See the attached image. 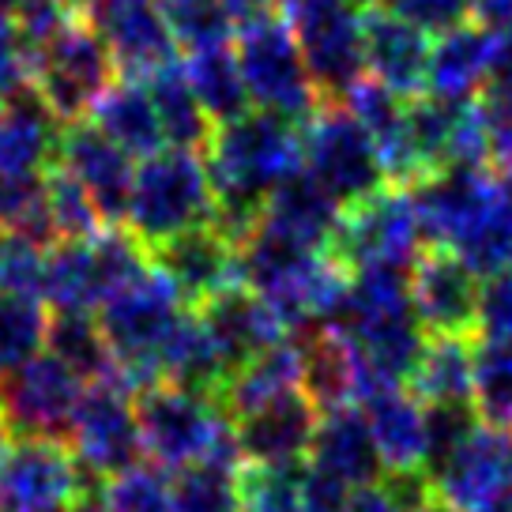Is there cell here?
I'll return each instance as SVG.
<instances>
[{
	"mask_svg": "<svg viewBox=\"0 0 512 512\" xmlns=\"http://www.w3.org/2000/svg\"><path fill=\"white\" fill-rule=\"evenodd\" d=\"M204 162L215 189V226L241 245L260 223L268 196L305 170L302 125L268 110L241 113L215 125Z\"/></svg>",
	"mask_w": 512,
	"mask_h": 512,
	"instance_id": "obj_1",
	"label": "cell"
},
{
	"mask_svg": "<svg viewBox=\"0 0 512 512\" xmlns=\"http://www.w3.org/2000/svg\"><path fill=\"white\" fill-rule=\"evenodd\" d=\"M140 445L151 456V464L162 471H185L192 464H230L241 467L234 422L219 411V403L208 396H196L177 384H155L132 396Z\"/></svg>",
	"mask_w": 512,
	"mask_h": 512,
	"instance_id": "obj_2",
	"label": "cell"
},
{
	"mask_svg": "<svg viewBox=\"0 0 512 512\" xmlns=\"http://www.w3.org/2000/svg\"><path fill=\"white\" fill-rule=\"evenodd\" d=\"M185 309L189 305L155 264L98 305V328L113 354V369L132 396L162 384V343Z\"/></svg>",
	"mask_w": 512,
	"mask_h": 512,
	"instance_id": "obj_3",
	"label": "cell"
},
{
	"mask_svg": "<svg viewBox=\"0 0 512 512\" xmlns=\"http://www.w3.org/2000/svg\"><path fill=\"white\" fill-rule=\"evenodd\" d=\"M128 234L147 253L162 241L181 238L189 230L215 223V189H211L208 162L185 147H162L159 155L144 159L132 177L128 196Z\"/></svg>",
	"mask_w": 512,
	"mask_h": 512,
	"instance_id": "obj_4",
	"label": "cell"
},
{
	"mask_svg": "<svg viewBox=\"0 0 512 512\" xmlns=\"http://www.w3.org/2000/svg\"><path fill=\"white\" fill-rule=\"evenodd\" d=\"M234 57H238L249 102H256L260 110L290 117L298 125L317 113L320 91L309 76L298 34L283 16L264 12V16L241 23Z\"/></svg>",
	"mask_w": 512,
	"mask_h": 512,
	"instance_id": "obj_5",
	"label": "cell"
},
{
	"mask_svg": "<svg viewBox=\"0 0 512 512\" xmlns=\"http://www.w3.org/2000/svg\"><path fill=\"white\" fill-rule=\"evenodd\" d=\"M151 268V253L128 230L106 226L87 241H57L46 253L42 298L53 309L87 313Z\"/></svg>",
	"mask_w": 512,
	"mask_h": 512,
	"instance_id": "obj_6",
	"label": "cell"
},
{
	"mask_svg": "<svg viewBox=\"0 0 512 512\" xmlns=\"http://www.w3.org/2000/svg\"><path fill=\"white\" fill-rule=\"evenodd\" d=\"M34 91L42 95L61 125L83 121L98 98L113 87V57L98 31L83 16H72L61 31L31 53Z\"/></svg>",
	"mask_w": 512,
	"mask_h": 512,
	"instance_id": "obj_7",
	"label": "cell"
},
{
	"mask_svg": "<svg viewBox=\"0 0 512 512\" xmlns=\"http://www.w3.org/2000/svg\"><path fill=\"white\" fill-rule=\"evenodd\" d=\"M422 241L426 238L418 226L415 192H407L403 185H384L339 211L328 253L351 275L366 268H411L422 253Z\"/></svg>",
	"mask_w": 512,
	"mask_h": 512,
	"instance_id": "obj_8",
	"label": "cell"
},
{
	"mask_svg": "<svg viewBox=\"0 0 512 512\" xmlns=\"http://www.w3.org/2000/svg\"><path fill=\"white\" fill-rule=\"evenodd\" d=\"M305 136V174L336 200L339 208L366 200L384 189V170L377 144L366 128L354 121L347 106L317 110L302 128Z\"/></svg>",
	"mask_w": 512,
	"mask_h": 512,
	"instance_id": "obj_9",
	"label": "cell"
},
{
	"mask_svg": "<svg viewBox=\"0 0 512 512\" xmlns=\"http://www.w3.org/2000/svg\"><path fill=\"white\" fill-rule=\"evenodd\" d=\"M98 494V475L68 441L23 437L0 467V501L16 512H72Z\"/></svg>",
	"mask_w": 512,
	"mask_h": 512,
	"instance_id": "obj_10",
	"label": "cell"
},
{
	"mask_svg": "<svg viewBox=\"0 0 512 512\" xmlns=\"http://www.w3.org/2000/svg\"><path fill=\"white\" fill-rule=\"evenodd\" d=\"M80 396L83 381L57 354H34L27 366L16 369L8 381H0V411L16 441L23 437L68 441Z\"/></svg>",
	"mask_w": 512,
	"mask_h": 512,
	"instance_id": "obj_11",
	"label": "cell"
},
{
	"mask_svg": "<svg viewBox=\"0 0 512 512\" xmlns=\"http://www.w3.org/2000/svg\"><path fill=\"white\" fill-rule=\"evenodd\" d=\"M68 445L76 448V456L98 479H113L140 464L144 445H140V426L132 411V392L117 373L83 388Z\"/></svg>",
	"mask_w": 512,
	"mask_h": 512,
	"instance_id": "obj_12",
	"label": "cell"
},
{
	"mask_svg": "<svg viewBox=\"0 0 512 512\" xmlns=\"http://www.w3.org/2000/svg\"><path fill=\"white\" fill-rule=\"evenodd\" d=\"M411 313L426 336H475L479 332L482 283L471 264L452 249H422L407 272Z\"/></svg>",
	"mask_w": 512,
	"mask_h": 512,
	"instance_id": "obj_13",
	"label": "cell"
},
{
	"mask_svg": "<svg viewBox=\"0 0 512 512\" xmlns=\"http://www.w3.org/2000/svg\"><path fill=\"white\" fill-rule=\"evenodd\" d=\"M512 433L475 426L464 445L433 471V494L452 512H512L509 501Z\"/></svg>",
	"mask_w": 512,
	"mask_h": 512,
	"instance_id": "obj_14",
	"label": "cell"
},
{
	"mask_svg": "<svg viewBox=\"0 0 512 512\" xmlns=\"http://www.w3.org/2000/svg\"><path fill=\"white\" fill-rule=\"evenodd\" d=\"M151 264L174 283L189 309H200L223 290L245 287L241 245H234L215 223L162 241L159 249H151Z\"/></svg>",
	"mask_w": 512,
	"mask_h": 512,
	"instance_id": "obj_15",
	"label": "cell"
},
{
	"mask_svg": "<svg viewBox=\"0 0 512 512\" xmlns=\"http://www.w3.org/2000/svg\"><path fill=\"white\" fill-rule=\"evenodd\" d=\"M128 80H151L159 68L177 61V38L162 16L159 0H106L87 16Z\"/></svg>",
	"mask_w": 512,
	"mask_h": 512,
	"instance_id": "obj_16",
	"label": "cell"
},
{
	"mask_svg": "<svg viewBox=\"0 0 512 512\" xmlns=\"http://www.w3.org/2000/svg\"><path fill=\"white\" fill-rule=\"evenodd\" d=\"M294 34L320 95H347L366 76V16L351 0L294 23Z\"/></svg>",
	"mask_w": 512,
	"mask_h": 512,
	"instance_id": "obj_17",
	"label": "cell"
},
{
	"mask_svg": "<svg viewBox=\"0 0 512 512\" xmlns=\"http://www.w3.org/2000/svg\"><path fill=\"white\" fill-rule=\"evenodd\" d=\"M238 437L241 464H302L320 426V407L305 388H290L245 415L230 418Z\"/></svg>",
	"mask_w": 512,
	"mask_h": 512,
	"instance_id": "obj_18",
	"label": "cell"
},
{
	"mask_svg": "<svg viewBox=\"0 0 512 512\" xmlns=\"http://www.w3.org/2000/svg\"><path fill=\"white\" fill-rule=\"evenodd\" d=\"M53 162L80 181L83 192L95 200L102 223L106 226L125 223L136 170H132V159L113 140H106L87 121H72V125L61 128L57 159Z\"/></svg>",
	"mask_w": 512,
	"mask_h": 512,
	"instance_id": "obj_19",
	"label": "cell"
},
{
	"mask_svg": "<svg viewBox=\"0 0 512 512\" xmlns=\"http://www.w3.org/2000/svg\"><path fill=\"white\" fill-rule=\"evenodd\" d=\"M196 317L204 320L208 336L215 339V347L223 354L230 377L245 362H253L260 351H268L275 343L290 339V332L283 328V320L275 317L272 305L249 287H234L215 294L211 302H204L196 309Z\"/></svg>",
	"mask_w": 512,
	"mask_h": 512,
	"instance_id": "obj_20",
	"label": "cell"
},
{
	"mask_svg": "<svg viewBox=\"0 0 512 512\" xmlns=\"http://www.w3.org/2000/svg\"><path fill=\"white\" fill-rule=\"evenodd\" d=\"M358 403L366 407L384 475H426V407L407 392V384L369 388Z\"/></svg>",
	"mask_w": 512,
	"mask_h": 512,
	"instance_id": "obj_21",
	"label": "cell"
},
{
	"mask_svg": "<svg viewBox=\"0 0 512 512\" xmlns=\"http://www.w3.org/2000/svg\"><path fill=\"white\" fill-rule=\"evenodd\" d=\"M57 140H61V121L34 87L0 98V177H19V181L46 177L57 159Z\"/></svg>",
	"mask_w": 512,
	"mask_h": 512,
	"instance_id": "obj_22",
	"label": "cell"
},
{
	"mask_svg": "<svg viewBox=\"0 0 512 512\" xmlns=\"http://www.w3.org/2000/svg\"><path fill=\"white\" fill-rule=\"evenodd\" d=\"M497 34L486 23H460L445 31L430 49L426 95L441 102H475L494 76Z\"/></svg>",
	"mask_w": 512,
	"mask_h": 512,
	"instance_id": "obj_23",
	"label": "cell"
},
{
	"mask_svg": "<svg viewBox=\"0 0 512 512\" xmlns=\"http://www.w3.org/2000/svg\"><path fill=\"white\" fill-rule=\"evenodd\" d=\"M430 34L415 23L384 12L366 16V72L388 91L403 98H418L426 91V68H430Z\"/></svg>",
	"mask_w": 512,
	"mask_h": 512,
	"instance_id": "obj_24",
	"label": "cell"
},
{
	"mask_svg": "<svg viewBox=\"0 0 512 512\" xmlns=\"http://www.w3.org/2000/svg\"><path fill=\"white\" fill-rule=\"evenodd\" d=\"M313 467L336 475L339 482L347 486H373V482L384 479V464L381 452H377V441H373V430H369V418L358 403H347V407H332L320 415L317 437H313Z\"/></svg>",
	"mask_w": 512,
	"mask_h": 512,
	"instance_id": "obj_25",
	"label": "cell"
},
{
	"mask_svg": "<svg viewBox=\"0 0 512 512\" xmlns=\"http://www.w3.org/2000/svg\"><path fill=\"white\" fill-rule=\"evenodd\" d=\"M339 211L343 208L336 200L302 170L268 196L260 226L279 234V238L294 241V245H302V249H328L336 238Z\"/></svg>",
	"mask_w": 512,
	"mask_h": 512,
	"instance_id": "obj_26",
	"label": "cell"
},
{
	"mask_svg": "<svg viewBox=\"0 0 512 512\" xmlns=\"http://www.w3.org/2000/svg\"><path fill=\"white\" fill-rule=\"evenodd\" d=\"M91 125L113 140V144L125 151L128 159L140 155L151 159L159 155L166 144V132H162L159 110H155V98L147 91V83L125 80L113 83L106 95L98 98V106L91 110Z\"/></svg>",
	"mask_w": 512,
	"mask_h": 512,
	"instance_id": "obj_27",
	"label": "cell"
},
{
	"mask_svg": "<svg viewBox=\"0 0 512 512\" xmlns=\"http://www.w3.org/2000/svg\"><path fill=\"white\" fill-rule=\"evenodd\" d=\"M471 336H426L407 377V392L422 407L471 403Z\"/></svg>",
	"mask_w": 512,
	"mask_h": 512,
	"instance_id": "obj_28",
	"label": "cell"
},
{
	"mask_svg": "<svg viewBox=\"0 0 512 512\" xmlns=\"http://www.w3.org/2000/svg\"><path fill=\"white\" fill-rule=\"evenodd\" d=\"M290 388H302V351L294 339H283L268 351H260L253 362L245 366L223 384L219 392V411L226 418H238L245 411H253L260 403L283 396Z\"/></svg>",
	"mask_w": 512,
	"mask_h": 512,
	"instance_id": "obj_29",
	"label": "cell"
},
{
	"mask_svg": "<svg viewBox=\"0 0 512 512\" xmlns=\"http://www.w3.org/2000/svg\"><path fill=\"white\" fill-rule=\"evenodd\" d=\"M456 256L467 260L479 279L482 275L494 279L512 268V174L497 170L490 177L479 215L467 230V238L460 241Z\"/></svg>",
	"mask_w": 512,
	"mask_h": 512,
	"instance_id": "obj_30",
	"label": "cell"
},
{
	"mask_svg": "<svg viewBox=\"0 0 512 512\" xmlns=\"http://www.w3.org/2000/svg\"><path fill=\"white\" fill-rule=\"evenodd\" d=\"M185 76L196 102L204 106V113L211 117V125H223L234 121L241 113H249V91L241 80L238 57L230 42L223 46H204L189 49V61H185Z\"/></svg>",
	"mask_w": 512,
	"mask_h": 512,
	"instance_id": "obj_31",
	"label": "cell"
},
{
	"mask_svg": "<svg viewBox=\"0 0 512 512\" xmlns=\"http://www.w3.org/2000/svg\"><path fill=\"white\" fill-rule=\"evenodd\" d=\"M471 407L482 426L512 433V339L482 336L471 351Z\"/></svg>",
	"mask_w": 512,
	"mask_h": 512,
	"instance_id": "obj_32",
	"label": "cell"
},
{
	"mask_svg": "<svg viewBox=\"0 0 512 512\" xmlns=\"http://www.w3.org/2000/svg\"><path fill=\"white\" fill-rule=\"evenodd\" d=\"M147 83V91L155 98V110H159L162 132L174 147H185V151H196V147H208L211 140V117L204 113V106L196 102L189 87V76L181 64H166L159 68Z\"/></svg>",
	"mask_w": 512,
	"mask_h": 512,
	"instance_id": "obj_33",
	"label": "cell"
},
{
	"mask_svg": "<svg viewBox=\"0 0 512 512\" xmlns=\"http://www.w3.org/2000/svg\"><path fill=\"white\" fill-rule=\"evenodd\" d=\"M49 354H57L64 366L72 369L83 384H95L113 377V354L102 339V328L91 313H76V309H57L49 317L46 328Z\"/></svg>",
	"mask_w": 512,
	"mask_h": 512,
	"instance_id": "obj_34",
	"label": "cell"
},
{
	"mask_svg": "<svg viewBox=\"0 0 512 512\" xmlns=\"http://www.w3.org/2000/svg\"><path fill=\"white\" fill-rule=\"evenodd\" d=\"M46 305L31 294L0 290V381L23 369L46 343Z\"/></svg>",
	"mask_w": 512,
	"mask_h": 512,
	"instance_id": "obj_35",
	"label": "cell"
},
{
	"mask_svg": "<svg viewBox=\"0 0 512 512\" xmlns=\"http://www.w3.org/2000/svg\"><path fill=\"white\" fill-rule=\"evenodd\" d=\"M170 512H241L238 467L204 460L177 471L170 482Z\"/></svg>",
	"mask_w": 512,
	"mask_h": 512,
	"instance_id": "obj_36",
	"label": "cell"
},
{
	"mask_svg": "<svg viewBox=\"0 0 512 512\" xmlns=\"http://www.w3.org/2000/svg\"><path fill=\"white\" fill-rule=\"evenodd\" d=\"M42 189H46V208H49V219H53V234L57 241H87L102 234L106 223H102V215H98L95 200L83 192V185L76 177L61 170L57 162L46 170L42 177Z\"/></svg>",
	"mask_w": 512,
	"mask_h": 512,
	"instance_id": "obj_37",
	"label": "cell"
},
{
	"mask_svg": "<svg viewBox=\"0 0 512 512\" xmlns=\"http://www.w3.org/2000/svg\"><path fill=\"white\" fill-rule=\"evenodd\" d=\"M305 464H241V512H302Z\"/></svg>",
	"mask_w": 512,
	"mask_h": 512,
	"instance_id": "obj_38",
	"label": "cell"
},
{
	"mask_svg": "<svg viewBox=\"0 0 512 512\" xmlns=\"http://www.w3.org/2000/svg\"><path fill=\"white\" fill-rule=\"evenodd\" d=\"M159 4L181 46H223L234 34V19L226 16L223 0H159Z\"/></svg>",
	"mask_w": 512,
	"mask_h": 512,
	"instance_id": "obj_39",
	"label": "cell"
},
{
	"mask_svg": "<svg viewBox=\"0 0 512 512\" xmlns=\"http://www.w3.org/2000/svg\"><path fill=\"white\" fill-rule=\"evenodd\" d=\"M102 512H170V482L159 464H136L106 479Z\"/></svg>",
	"mask_w": 512,
	"mask_h": 512,
	"instance_id": "obj_40",
	"label": "cell"
},
{
	"mask_svg": "<svg viewBox=\"0 0 512 512\" xmlns=\"http://www.w3.org/2000/svg\"><path fill=\"white\" fill-rule=\"evenodd\" d=\"M46 253V245L4 230L0 234V290L38 298L46 283Z\"/></svg>",
	"mask_w": 512,
	"mask_h": 512,
	"instance_id": "obj_41",
	"label": "cell"
},
{
	"mask_svg": "<svg viewBox=\"0 0 512 512\" xmlns=\"http://www.w3.org/2000/svg\"><path fill=\"white\" fill-rule=\"evenodd\" d=\"M384 8L392 16L415 23L418 31L445 34L475 12V0H384Z\"/></svg>",
	"mask_w": 512,
	"mask_h": 512,
	"instance_id": "obj_42",
	"label": "cell"
},
{
	"mask_svg": "<svg viewBox=\"0 0 512 512\" xmlns=\"http://www.w3.org/2000/svg\"><path fill=\"white\" fill-rule=\"evenodd\" d=\"M479 332L482 336L512 339V268L494 275V279L482 287Z\"/></svg>",
	"mask_w": 512,
	"mask_h": 512,
	"instance_id": "obj_43",
	"label": "cell"
},
{
	"mask_svg": "<svg viewBox=\"0 0 512 512\" xmlns=\"http://www.w3.org/2000/svg\"><path fill=\"white\" fill-rule=\"evenodd\" d=\"M351 501V486L339 482L336 475L320 471V467H305L302 479V512H347Z\"/></svg>",
	"mask_w": 512,
	"mask_h": 512,
	"instance_id": "obj_44",
	"label": "cell"
},
{
	"mask_svg": "<svg viewBox=\"0 0 512 512\" xmlns=\"http://www.w3.org/2000/svg\"><path fill=\"white\" fill-rule=\"evenodd\" d=\"M347 512H407L396 501V494L384 486V482H373V486H358L347 501Z\"/></svg>",
	"mask_w": 512,
	"mask_h": 512,
	"instance_id": "obj_45",
	"label": "cell"
},
{
	"mask_svg": "<svg viewBox=\"0 0 512 512\" xmlns=\"http://www.w3.org/2000/svg\"><path fill=\"white\" fill-rule=\"evenodd\" d=\"M272 4L279 8V16L287 19L290 27H294V23H302V19L317 16V12L332 8V4H339V0H272Z\"/></svg>",
	"mask_w": 512,
	"mask_h": 512,
	"instance_id": "obj_46",
	"label": "cell"
},
{
	"mask_svg": "<svg viewBox=\"0 0 512 512\" xmlns=\"http://www.w3.org/2000/svg\"><path fill=\"white\" fill-rule=\"evenodd\" d=\"M223 8H226V16L234 19V31H238L241 23L272 12V0H223Z\"/></svg>",
	"mask_w": 512,
	"mask_h": 512,
	"instance_id": "obj_47",
	"label": "cell"
},
{
	"mask_svg": "<svg viewBox=\"0 0 512 512\" xmlns=\"http://www.w3.org/2000/svg\"><path fill=\"white\" fill-rule=\"evenodd\" d=\"M497 46H494V76L512 80V27H494Z\"/></svg>",
	"mask_w": 512,
	"mask_h": 512,
	"instance_id": "obj_48",
	"label": "cell"
},
{
	"mask_svg": "<svg viewBox=\"0 0 512 512\" xmlns=\"http://www.w3.org/2000/svg\"><path fill=\"white\" fill-rule=\"evenodd\" d=\"M12 430H8V422H4V411H0V467H4V460H8V452H12Z\"/></svg>",
	"mask_w": 512,
	"mask_h": 512,
	"instance_id": "obj_49",
	"label": "cell"
},
{
	"mask_svg": "<svg viewBox=\"0 0 512 512\" xmlns=\"http://www.w3.org/2000/svg\"><path fill=\"white\" fill-rule=\"evenodd\" d=\"M72 512H102V494H91V497H83L80 505Z\"/></svg>",
	"mask_w": 512,
	"mask_h": 512,
	"instance_id": "obj_50",
	"label": "cell"
},
{
	"mask_svg": "<svg viewBox=\"0 0 512 512\" xmlns=\"http://www.w3.org/2000/svg\"><path fill=\"white\" fill-rule=\"evenodd\" d=\"M98 4H106V0H72V8H76V12H80L83 19L91 16V12H95Z\"/></svg>",
	"mask_w": 512,
	"mask_h": 512,
	"instance_id": "obj_51",
	"label": "cell"
},
{
	"mask_svg": "<svg viewBox=\"0 0 512 512\" xmlns=\"http://www.w3.org/2000/svg\"><path fill=\"white\" fill-rule=\"evenodd\" d=\"M418 512H452V509H448L445 501H437V494H433L430 501H426V505H422V509H418Z\"/></svg>",
	"mask_w": 512,
	"mask_h": 512,
	"instance_id": "obj_52",
	"label": "cell"
},
{
	"mask_svg": "<svg viewBox=\"0 0 512 512\" xmlns=\"http://www.w3.org/2000/svg\"><path fill=\"white\" fill-rule=\"evenodd\" d=\"M19 4H23V0H0V16H12V19H16Z\"/></svg>",
	"mask_w": 512,
	"mask_h": 512,
	"instance_id": "obj_53",
	"label": "cell"
},
{
	"mask_svg": "<svg viewBox=\"0 0 512 512\" xmlns=\"http://www.w3.org/2000/svg\"><path fill=\"white\" fill-rule=\"evenodd\" d=\"M509 501H512V471H509Z\"/></svg>",
	"mask_w": 512,
	"mask_h": 512,
	"instance_id": "obj_54",
	"label": "cell"
},
{
	"mask_svg": "<svg viewBox=\"0 0 512 512\" xmlns=\"http://www.w3.org/2000/svg\"><path fill=\"white\" fill-rule=\"evenodd\" d=\"M362 4H373V0H362Z\"/></svg>",
	"mask_w": 512,
	"mask_h": 512,
	"instance_id": "obj_55",
	"label": "cell"
}]
</instances>
